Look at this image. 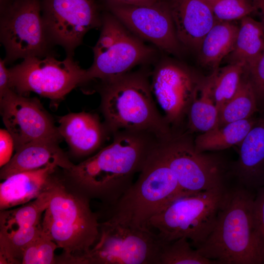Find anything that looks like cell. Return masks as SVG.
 I'll return each instance as SVG.
<instances>
[{
    "instance_id": "6da1fadb",
    "label": "cell",
    "mask_w": 264,
    "mask_h": 264,
    "mask_svg": "<svg viewBox=\"0 0 264 264\" xmlns=\"http://www.w3.org/2000/svg\"><path fill=\"white\" fill-rule=\"evenodd\" d=\"M96 154L66 171L77 191L110 206L133 184L160 140L147 131L123 130Z\"/></svg>"
},
{
    "instance_id": "7a4b0ae2",
    "label": "cell",
    "mask_w": 264,
    "mask_h": 264,
    "mask_svg": "<svg viewBox=\"0 0 264 264\" xmlns=\"http://www.w3.org/2000/svg\"><path fill=\"white\" fill-rule=\"evenodd\" d=\"M255 197L240 186L229 190L215 226L196 249L219 264H264V239L256 223Z\"/></svg>"
},
{
    "instance_id": "3957f363",
    "label": "cell",
    "mask_w": 264,
    "mask_h": 264,
    "mask_svg": "<svg viewBox=\"0 0 264 264\" xmlns=\"http://www.w3.org/2000/svg\"><path fill=\"white\" fill-rule=\"evenodd\" d=\"M100 110L109 133L123 130L147 131L160 140L173 131L156 106L148 73L129 72L98 86Z\"/></svg>"
},
{
    "instance_id": "277c9868",
    "label": "cell",
    "mask_w": 264,
    "mask_h": 264,
    "mask_svg": "<svg viewBox=\"0 0 264 264\" xmlns=\"http://www.w3.org/2000/svg\"><path fill=\"white\" fill-rule=\"evenodd\" d=\"M88 197L58 179L42 220V233L64 251L61 262L76 264L98 240L100 223Z\"/></svg>"
},
{
    "instance_id": "5b68a950",
    "label": "cell",
    "mask_w": 264,
    "mask_h": 264,
    "mask_svg": "<svg viewBox=\"0 0 264 264\" xmlns=\"http://www.w3.org/2000/svg\"><path fill=\"white\" fill-rule=\"evenodd\" d=\"M159 143L149 155L136 181L111 206L112 213L108 221L150 229L148 225L153 217L178 197L186 195L160 154Z\"/></svg>"
},
{
    "instance_id": "8992f818",
    "label": "cell",
    "mask_w": 264,
    "mask_h": 264,
    "mask_svg": "<svg viewBox=\"0 0 264 264\" xmlns=\"http://www.w3.org/2000/svg\"><path fill=\"white\" fill-rule=\"evenodd\" d=\"M225 186L178 197L152 218L161 243L185 237L197 248L213 230L227 197Z\"/></svg>"
},
{
    "instance_id": "52a82bcc",
    "label": "cell",
    "mask_w": 264,
    "mask_h": 264,
    "mask_svg": "<svg viewBox=\"0 0 264 264\" xmlns=\"http://www.w3.org/2000/svg\"><path fill=\"white\" fill-rule=\"evenodd\" d=\"M192 134L185 130L174 131L158 146L182 193L195 194L225 186L231 168L219 155L197 152Z\"/></svg>"
},
{
    "instance_id": "ba28073f",
    "label": "cell",
    "mask_w": 264,
    "mask_h": 264,
    "mask_svg": "<svg viewBox=\"0 0 264 264\" xmlns=\"http://www.w3.org/2000/svg\"><path fill=\"white\" fill-rule=\"evenodd\" d=\"M137 37L110 11L104 13L100 36L93 47V62L86 69V83L108 81L149 60L155 50Z\"/></svg>"
},
{
    "instance_id": "9c48e42d",
    "label": "cell",
    "mask_w": 264,
    "mask_h": 264,
    "mask_svg": "<svg viewBox=\"0 0 264 264\" xmlns=\"http://www.w3.org/2000/svg\"><path fill=\"white\" fill-rule=\"evenodd\" d=\"M0 41L6 64L53 55L42 15L41 0H11L0 9Z\"/></svg>"
},
{
    "instance_id": "30bf717a",
    "label": "cell",
    "mask_w": 264,
    "mask_h": 264,
    "mask_svg": "<svg viewBox=\"0 0 264 264\" xmlns=\"http://www.w3.org/2000/svg\"><path fill=\"white\" fill-rule=\"evenodd\" d=\"M11 89L25 95L34 92L53 102L61 101L73 89L86 84V69L66 56L62 60L53 55L27 57L9 68Z\"/></svg>"
},
{
    "instance_id": "8fae6325",
    "label": "cell",
    "mask_w": 264,
    "mask_h": 264,
    "mask_svg": "<svg viewBox=\"0 0 264 264\" xmlns=\"http://www.w3.org/2000/svg\"><path fill=\"white\" fill-rule=\"evenodd\" d=\"M161 242L151 229L134 228L106 221L88 252L76 264H158Z\"/></svg>"
},
{
    "instance_id": "7c38bea8",
    "label": "cell",
    "mask_w": 264,
    "mask_h": 264,
    "mask_svg": "<svg viewBox=\"0 0 264 264\" xmlns=\"http://www.w3.org/2000/svg\"><path fill=\"white\" fill-rule=\"evenodd\" d=\"M41 6L48 38L66 56L73 57L85 34L101 26L102 15L94 0H41Z\"/></svg>"
},
{
    "instance_id": "4fadbf2b",
    "label": "cell",
    "mask_w": 264,
    "mask_h": 264,
    "mask_svg": "<svg viewBox=\"0 0 264 264\" xmlns=\"http://www.w3.org/2000/svg\"><path fill=\"white\" fill-rule=\"evenodd\" d=\"M204 78L175 62H163L154 68L152 92L173 131L183 130L190 105Z\"/></svg>"
},
{
    "instance_id": "5bb4252c",
    "label": "cell",
    "mask_w": 264,
    "mask_h": 264,
    "mask_svg": "<svg viewBox=\"0 0 264 264\" xmlns=\"http://www.w3.org/2000/svg\"><path fill=\"white\" fill-rule=\"evenodd\" d=\"M130 31L152 43L159 49L178 55L180 43L175 29L168 0L144 5L106 4Z\"/></svg>"
},
{
    "instance_id": "9a60e30c",
    "label": "cell",
    "mask_w": 264,
    "mask_h": 264,
    "mask_svg": "<svg viewBox=\"0 0 264 264\" xmlns=\"http://www.w3.org/2000/svg\"><path fill=\"white\" fill-rule=\"evenodd\" d=\"M0 112L6 129L13 138L15 150L33 142L62 138L51 116L36 98L12 89L0 98Z\"/></svg>"
},
{
    "instance_id": "2e32d148",
    "label": "cell",
    "mask_w": 264,
    "mask_h": 264,
    "mask_svg": "<svg viewBox=\"0 0 264 264\" xmlns=\"http://www.w3.org/2000/svg\"><path fill=\"white\" fill-rule=\"evenodd\" d=\"M59 132L71 152L79 156L90 155L102 147L109 134L104 123L95 113H70L58 120Z\"/></svg>"
},
{
    "instance_id": "e0dca14e",
    "label": "cell",
    "mask_w": 264,
    "mask_h": 264,
    "mask_svg": "<svg viewBox=\"0 0 264 264\" xmlns=\"http://www.w3.org/2000/svg\"><path fill=\"white\" fill-rule=\"evenodd\" d=\"M177 37L182 45L199 50L204 36L218 21L203 0H168Z\"/></svg>"
},
{
    "instance_id": "ac0fdd59",
    "label": "cell",
    "mask_w": 264,
    "mask_h": 264,
    "mask_svg": "<svg viewBox=\"0 0 264 264\" xmlns=\"http://www.w3.org/2000/svg\"><path fill=\"white\" fill-rule=\"evenodd\" d=\"M58 167H44L13 174L0 184V209L7 210L28 203L49 191L58 178L54 173Z\"/></svg>"
},
{
    "instance_id": "d6986e66",
    "label": "cell",
    "mask_w": 264,
    "mask_h": 264,
    "mask_svg": "<svg viewBox=\"0 0 264 264\" xmlns=\"http://www.w3.org/2000/svg\"><path fill=\"white\" fill-rule=\"evenodd\" d=\"M239 146L238 159L231 173L240 186L248 190L264 186V113H261L252 128Z\"/></svg>"
},
{
    "instance_id": "ffe728a7",
    "label": "cell",
    "mask_w": 264,
    "mask_h": 264,
    "mask_svg": "<svg viewBox=\"0 0 264 264\" xmlns=\"http://www.w3.org/2000/svg\"><path fill=\"white\" fill-rule=\"evenodd\" d=\"M58 143L50 140L33 141L16 150L9 162L1 167L0 179L4 180L13 174L49 165L69 170L74 164L60 148Z\"/></svg>"
},
{
    "instance_id": "44dd1931",
    "label": "cell",
    "mask_w": 264,
    "mask_h": 264,
    "mask_svg": "<svg viewBox=\"0 0 264 264\" xmlns=\"http://www.w3.org/2000/svg\"><path fill=\"white\" fill-rule=\"evenodd\" d=\"M219 69L204 78L190 105L185 129L189 133H201L218 127L219 112L214 99L213 87Z\"/></svg>"
},
{
    "instance_id": "7402d4cb",
    "label": "cell",
    "mask_w": 264,
    "mask_h": 264,
    "mask_svg": "<svg viewBox=\"0 0 264 264\" xmlns=\"http://www.w3.org/2000/svg\"><path fill=\"white\" fill-rule=\"evenodd\" d=\"M239 26L233 22L217 21L203 39L199 48L200 63L212 69L219 68L222 60L233 50Z\"/></svg>"
},
{
    "instance_id": "603a6c76",
    "label": "cell",
    "mask_w": 264,
    "mask_h": 264,
    "mask_svg": "<svg viewBox=\"0 0 264 264\" xmlns=\"http://www.w3.org/2000/svg\"><path fill=\"white\" fill-rule=\"evenodd\" d=\"M264 51V27L249 16L241 20L232 51L228 55L230 64L241 63L244 70L252 66Z\"/></svg>"
},
{
    "instance_id": "cb8c5ba5",
    "label": "cell",
    "mask_w": 264,
    "mask_h": 264,
    "mask_svg": "<svg viewBox=\"0 0 264 264\" xmlns=\"http://www.w3.org/2000/svg\"><path fill=\"white\" fill-rule=\"evenodd\" d=\"M257 119L253 116L200 133L194 139L195 149L197 152L203 153L221 151L239 145Z\"/></svg>"
},
{
    "instance_id": "d4e9b609",
    "label": "cell",
    "mask_w": 264,
    "mask_h": 264,
    "mask_svg": "<svg viewBox=\"0 0 264 264\" xmlns=\"http://www.w3.org/2000/svg\"><path fill=\"white\" fill-rule=\"evenodd\" d=\"M51 189L20 207L1 211L0 237H7L20 230L41 224V218L50 199Z\"/></svg>"
},
{
    "instance_id": "484cf974",
    "label": "cell",
    "mask_w": 264,
    "mask_h": 264,
    "mask_svg": "<svg viewBox=\"0 0 264 264\" xmlns=\"http://www.w3.org/2000/svg\"><path fill=\"white\" fill-rule=\"evenodd\" d=\"M259 112L252 88L243 75L240 87L234 96L219 110L218 127L246 119Z\"/></svg>"
},
{
    "instance_id": "4316f807",
    "label": "cell",
    "mask_w": 264,
    "mask_h": 264,
    "mask_svg": "<svg viewBox=\"0 0 264 264\" xmlns=\"http://www.w3.org/2000/svg\"><path fill=\"white\" fill-rule=\"evenodd\" d=\"M244 71V66L241 63H231L218 70L214 79L213 94L219 112L238 91Z\"/></svg>"
},
{
    "instance_id": "83f0119b",
    "label": "cell",
    "mask_w": 264,
    "mask_h": 264,
    "mask_svg": "<svg viewBox=\"0 0 264 264\" xmlns=\"http://www.w3.org/2000/svg\"><path fill=\"white\" fill-rule=\"evenodd\" d=\"M42 232L41 224L0 237V264H22L25 249Z\"/></svg>"
},
{
    "instance_id": "f1b7e54d",
    "label": "cell",
    "mask_w": 264,
    "mask_h": 264,
    "mask_svg": "<svg viewBox=\"0 0 264 264\" xmlns=\"http://www.w3.org/2000/svg\"><path fill=\"white\" fill-rule=\"evenodd\" d=\"M214 263L194 249L185 237L162 243L158 264H212Z\"/></svg>"
},
{
    "instance_id": "f546056e",
    "label": "cell",
    "mask_w": 264,
    "mask_h": 264,
    "mask_svg": "<svg viewBox=\"0 0 264 264\" xmlns=\"http://www.w3.org/2000/svg\"><path fill=\"white\" fill-rule=\"evenodd\" d=\"M208 3L218 21L241 20L255 11L249 0H213Z\"/></svg>"
},
{
    "instance_id": "4dcf8cb0",
    "label": "cell",
    "mask_w": 264,
    "mask_h": 264,
    "mask_svg": "<svg viewBox=\"0 0 264 264\" xmlns=\"http://www.w3.org/2000/svg\"><path fill=\"white\" fill-rule=\"evenodd\" d=\"M56 243L42 233L27 246L22 256V264H51L56 262L54 252Z\"/></svg>"
},
{
    "instance_id": "1f68e13d",
    "label": "cell",
    "mask_w": 264,
    "mask_h": 264,
    "mask_svg": "<svg viewBox=\"0 0 264 264\" xmlns=\"http://www.w3.org/2000/svg\"><path fill=\"white\" fill-rule=\"evenodd\" d=\"M256 96L259 112L264 113V51L257 61L244 71Z\"/></svg>"
},
{
    "instance_id": "d6a6232c",
    "label": "cell",
    "mask_w": 264,
    "mask_h": 264,
    "mask_svg": "<svg viewBox=\"0 0 264 264\" xmlns=\"http://www.w3.org/2000/svg\"><path fill=\"white\" fill-rule=\"evenodd\" d=\"M15 142L13 137L6 129L0 130V166H4L12 158Z\"/></svg>"
},
{
    "instance_id": "836d02e7",
    "label": "cell",
    "mask_w": 264,
    "mask_h": 264,
    "mask_svg": "<svg viewBox=\"0 0 264 264\" xmlns=\"http://www.w3.org/2000/svg\"><path fill=\"white\" fill-rule=\"evenodd\" d=\"M254 211L257 225L264 239V186L258 189L254 200Z\"/></svg>"
},
{
    "instance_id": "e575fe53",
    "label": "cell",
    "mask_w": 264,
    "mask_h": 264,
    "mask_svg": "<svg viewBox=\"0 0 264 264\" xmlns=\"http://www.w3.org/2000/svg\"><path fill=\"white\" fill-rule=\"evenodd\" d=\"M11 89L10 84L9 68L6 67V63L3 59H0V98L7 91Z\"/></svg>"
},
{
    "instance_id": "d590c367",
    "label": "cell",
    "mask_w": 264,
    "mask_h": 264,
    "mask_svg": "<svg viewBox=\"0 0 264 264\" xmlns=\"http://www.w3.org/2000/svg\"><path fill=\"white\" fill-rule=\"evenodd\" d=\"M162 0H104L106 4H119L126 5L149 4Z\"/></svg>"
},
{
    "instance_id": "8d00e7d4",
    "label": "cell",
    "mask_w": 264,
    "mask_h": 264,
    "mask_svg": "<svg viewBox=\"0 0 264 264\" xmlns=\"http://www.w3.org/2000/svg\"><path fill=\"white\" fill-rule=\"evenodd\" d=\"M255 10H258L260 11L262 16V22L264 27V0H249Z\"/></svg>"
},
{
    "instance_id": "74e56055",
    "label": "cell",
    "mask_w": 264,
    "mask_h": 264,
    "mask_svg": "<svg viewBox=\"0 0 264 264\" xmlns=\"http://www.w3.org/2000/svg\"><path fill=\"white\" fill-rule=\"evenodd\" d=\"M11 0H0V9L4 7Z\"/></svg>"
},
{
    "instance_id": "f35d334b",
    "label": "cell",
    "mask_w": 264,
    "mask_h": 264,
    "mask_svg": "<svg viewBox=\"0 0 264 264\" xmlns=\"http://www.w3.org/2000/svg\"><path fill=\"white\" fill-rule=\"evenodd\" d=\"M203 0L206 2L207 3H209L213 1V0Z\"/></svg>"
}]
</instances>
